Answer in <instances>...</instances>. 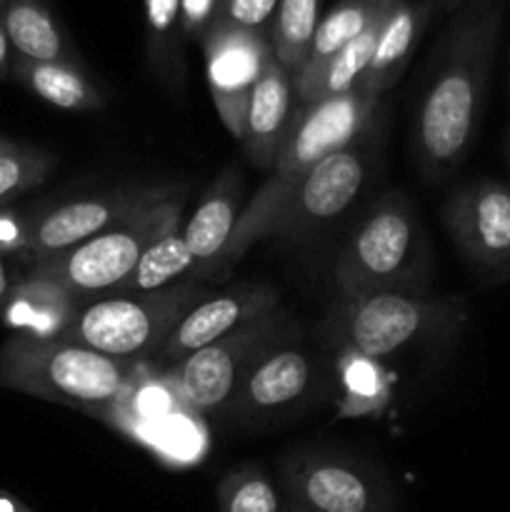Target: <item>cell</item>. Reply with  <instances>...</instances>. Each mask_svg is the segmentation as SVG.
<instances>
[{"instance_id": "1", "label": "cell", "mask_w": 510, "mask_h": 512, "mask_svg": "<svg viewBox=\"0 0 510 512\" xmlns=\"http://www.w3.org/2000/svg\"><path fill=\"white\" fill-rule=\"evenodd\" d=\"M500 28L503 0H465L440 40L410 130L415 163L428 180L455 173L478 140Z\"/></svg>"}, {"instance_id": "2", "label": "cell", "mask_w": 510, "mask_h": 512, "mask_svg": "<svg viewBox=\"0 0 510 512\" xmlns=\"http://www.w3.org/2000/svg\"><path fill=\"white\" fill-rule=\"evenodd\" d=\"M378 108L380 98L360 88L295 108L293 123L275 155L268 180L245 203L238 228L220 263V275L233 268L248 253V248L258 243L268 220L305 173H310L323 158L370 133L378 118Z\"/></svg>"}, {"instance_id": "3", "label": "cell", "mask_w": 510, "mask_h": 512, "mask_svg": "<svg viewBox=\"0 0 510 512\" xmlns=\"http://www.w3.org/2000/svg\"><path fill=\"white\" fill-rule=\"evenodd\" d=\"M0 388L100 415L133 388V363L63 338L10 335L0 345Z\"/></svg>"}, {"instance_id": "4", "label": "cell", "mask_w": 510, "mask_h": 512, "mask_svg": "<svg viewBox=\"0 0 510 512\" xmlns=\"http://www.w3.org/2000/svg\"><path fill=\"white\" fill-rule=\"evenodd\" d=\"M468 323L460 298L430 293L338 295L323 320V338L360 358L380 360L420 345L450 343Z\"/></svg>"}, {"instance_id": "5", "label": "cell", "mask_w": 510, "mask_h": 512, "mask_svg": "<svg viewBox=\"0 0 510 512\" xmlns=\"http://www.w3.org/2000/svg\"><path fill=\"white\" fill-rule=\"evenodd\" d=\"M428 238L415 205L385 193L360 215L333 265L338 295L428 293Z\"/></svg>"}, {"instance_id": "6", "label": "cell", "mask_w": 510, "mask_h": 512, "mask_svg": "<svg viewBox=\"0 0 510 512\" xmlns=\"http://www.w3.org/2000/svg\"><path fill=\"white\" fill-rule=\"evenodd\" d=\"M183 205L185 190L175 185L165 198L135 210L85 243L33 263L30 273L60 285L78 300L115 293L133 275L150 245L183 228Z\"/></svg>"}, {"instance_id": "7", "label": "cell", "mask_w": 510, "mask_h": 512, "mask_svg": "<svg viewBox=\"0 0 510 512\" xmlns=\"http://www.w3.org/2000/svg\"><path fill=\"white\" fill-rule=\"evenodd\" d=\"M205 295L203 285L183 280L158 293H108L80 300L58 338L123 363L153 360L180 318Z\"/></svg>"}, {"instance_id": "8", "label": "cell", "mask_w": 510, "mask_h": 512, "mask_svg": "<svg viewBox=\"0 0 510 512\" xmlns=\"http://www.w3.org/2000/svg\"><path fill=\"white\" fill-rule=\"evenodd\" d=\"M293 340H300V325L280 305L193 353L168 373H173L180 398L190 408L205 415H225L250 370L270 350Z\"/></svg>"}, {"instance_id": "9", "label": "cell", "mask_w": 510, "mask_h": 512, "mask_svg": "<svg viewBox=\"0 0 510 512\" xmlns=\"http://www.w3.org/2000/svg\"><path fill=\"white\" fill-rule=\"evenodd\" d=\"M283 498L313 512H395L398 493L378 465L325 448H300L278 468Z\"/></svg>"}, {"instance_id": "10", "label": "cell", "mask_w": 510, "mask_h": 512, "mask_svg": "<svg viewBox=\"0 0 510 512\" xmlns=\"http://www.w3.org/2000/svg\"><path fill=\"white\" fill-rule=\"evenodd\" d=\"M365 135L340 148L338 153L323 158L310 173H305L275 210L273 218L268 220L260 240H295L300 235L325 228L345 210L353 208L355 200L368 188L375 163V155L365 143Z\"/></svg>"}, {"instance_id": "11", "label": "cell", "mask_w": 510, "mask_h": 512, "mask_svg": "<svg viewBox=\"0 0 510 512\" xmlns=\"http://www.w3.org/2000/svg\"><path fill=\"white\" fill-rule=\"evenodd\" d=\"M173 188L175 185H125L110 193L75 198L40 210L33 218L23 220L18 253L25 255L30 265L50 255L65 253L125 220L135 210L165 198Z\"/></svg>"}, {"instance_id": "12", "label": "cell", "mask_w": 510, "mask_h": 512, "mask_svg": "<svg viewBox=\"0 0 510 512\" xmlns=\"http://www.w3.org/2000/svg\"><path fill=\"white\" fill-rule=\"evenodd\" d=\"M443 225L470 268L485 280L510 278V183L478 178L450 193Z\"/></svg>"}, {"instance_id": "13", "label": "cell", "mask_w": 510, "mask_h": 512, "mask_svg": "<svg viewBox=\"0 0 510 512\" xmlns=\"http://www.w3.org/2000/svg\"><path fill=\"white\" fill-rule=\"evenodd\" d=\"M208 75L210 98L220 123L235 140L243 138L245 110L260 73L273 58V45L265 30L240 28L233 23H215L200 40Z\"/></svg>"}, {"instance_id": "14", "label": "cell", "mask_w": 510, "mask_h": 512, "mask_svg": "<svg viewBox=\"0 0 510 512\" xmlns=\"http://www.w3.org/2000/svg\"><path fill=\"white\" fill-rule=\"evenodd\" d=\"M275 308H280V293L268 283H243L225 293L205 295L180 318L150 363L173 370L193 353Z\"/></svg>"}, {"instance_id": "15", "label": "cell", "mask_w": 510, "mask_h": 512, "mask_svg": "<svg viewBox=\"0 0 510 512\" xmlns=\"http://www.w3.org/2000/svg\"><path fill=\"white\" fill-rule=\"evenodd\" d=\"M318 378V358L303 348V338L285 343L250 370L225 415L245 423L273 418L300 403Z\"/></svg>"}, {"instance_id": "16", "label": "cell", "mask_w": 510, "mask_h": 512, "mask_svg": "<svg viewBox=\"0 0 510 512\" xmlns=\"http://www.w3.org/2000/svg\"><path fill=\"white\" fill-rule=\"evenodd\" d=\"M243 175L235 165L210 183L188 223L180 228L195 258V278H218L220 263L243 215Z\"/></svg>"}, {"instance_id": "17", "label": "cell", "mask_w": 510, "mask_h": 512, "mask_svg": "<svg viewBox=\"0 0 510 512\" xmlns=\"http://www.w3.org/2000/svg\"><path fill=\"white\" fill-rule=\"evenodd\" d=\"M293 115V75L273 55L263 68V73H260L253 93H250L243 138H240L248 158L260 170L273 168L275 155H278L290 123H293Z\"/></svg>"}, {"instance_id": "18", "label": "cell", "mask_w": 510, "mask_h": 512, "mask_svg": "<svg viewBox=\"0 0 510 512\" xmlns=\"http://www.w3.org/2000/svg\"><path fill=\"white\" fill-rule=\"evenodd\" d=\"M430 15H433V0H420V3L398 0L390 8L380 25L373 58L358 85L360 90L375 95V98H383V93H388L398 83L403 70L408 68L420 35L428 28Z\"/></svg>"}, {"instance_id": "19", "label": "cell", "mask_w": 510, "mask_h": 512, "mask_svg": "<svg viewBox=\"0 0 510 512\" xmlns=\"http://www.w3.org/2000/svg\"><path fill=\"white\" fill-rule=\"evenodd\" d=\"M78 303L80 300L60 285L28 273L15 283L0 315H3V323L13 328V335L58 338Z\"/></svg>"}, {"instance_id": "20", "label": "cell", "mask_w": 510, "mask_h": 512, "mask_svg": "<svg viewBox=\"0 0 510 512\" xmlns=\"http://www.w3.org/2000/svg\"><path fill=\"white\" fill-rule=\"evenodd\" d=\"M8 43L15 58L35 63H75L73 45L43 0H8L0 8Z\"/></svg>"}, {"instance_id": "21", "label": "cell", "mask_w": 510, "mask_h": 512, "mask_svg": "<svg viewBox=\"0 0 510 512\" xmlns=\"http://www.w3.org/2000/svg\"><path fill=\"white\" fill-rule=\"evenodd\" d=\"M10 80L23 85L28 93L53 108L70 113H90L105 108V93L100 85L80 68V63H35V60H13Z\"/></svg>"}, {"instance_id": "22", "label": "cell", "mask_w": 510, "mask_h": 512, "mask_svg": "<svg viewBox=\"0 0 510 512\" xmlns=\"http://www.w3.org/2000/svg\"><path fill=\"white\" fill-rule=\"evenodd\" d=\"M393 5H390V8H393ZM390 8L385 10L383 15H378V18H375L373 23L358 35V38L350 40L340 53H335L323 68H318L310 75L293 78L295 105H308V103H315V100L335 98V95H345L350 93V90L358 88L365 70H368L370 58H373L380 25H383L385 15L390 13Z\"/></svg>"}, {"instance_id": "23", "label": "cell", "mask_w": 510, "mask_h": 512, "mask_svg": "<svg viewBox=\"0 0 510 512\" xmlns=\"http://www.w3.org/2000/svg\"><path fill=\"white\" fill-rule=\"evenodd\" d=\"M145 8V53L155 78L168 90L183 88V30H180V0H143Z\"/></svg>"}, {"instance_id": "24", "label": "cell", "mask_w": 510, "mask_h": 512, "mask_svg": "<svg viewBox=\"0 0 510 512\" xmlns=\"http://www.w3.org/2000/svg\"><path fill=\"white\" fill-rule=\"evenodd\" d=\"M393 3H370V0H340L333 10H330L325 18H320L318 28H315L313 43H310L308 58H305L303 68L293 75H310L318 68H323L335 53L345 48L350 40L358 38L370 23H373L378 15H383L385 10Z\"/></svg>"}, {"instance_id": "25", "label": "cell", "mask_w": 510, "mask_h": 512, "mask_svg": "<svg viewBox=\"0 0 510 512\" xmlns=\"http://www.w3.org/2000/svg\"><path fill=\"white\" fill-rule=\"evenodd\" d=\"M195 258L185 245L183 233L173 230L158 243L150 245L140 263L135 265L133 275L120 285L115 293H158L170 285L183 283L185 275L195 278Z\"/></svg>"}, {"instance_id": "26", "label": "cell", "mask_w": 510, "mask_h": 512, "mask_svg": "<svg viewBox=\"0 0 510 512\" xmlns=\"http://www.w3.org/2000/svg\"><path fill=\"white\" fill-rule=\"evenodd\" d=\"M318 23L320 0H278L268 35L275 60L290 75L303 68Z\"/></svg>"}, {"instance_id": "27", "label": "cell", "mask_w": 510, "mask_h": 512, "mask_svg": "<svg viewBox=\"0 0 510 512\" xmlns=\"http://www.w3.org/2000/svg\"><path fill=\"white\" fill-rule=\"evenodd\" d=\"M218 512H280L283 493L278 480L270 478L260 465H240L223 475L215 490Z\"/></svg>"}, {"instance_id": "28", "label": "cell", "mask_w": 510, "mask_h": 512, "mask_svg": "<svg viewBox=\"0 0 510 512\" xmlns=\"http://www.w3.org/2000/svg\"><path fill=\"white\" fill-rule=\"evenodd\" d=\"M55 165L58 158L50 150L10 140L5 148H0V208L43 185Z\"/></svg>"}, {"instance_id": "29", "label": "cell", "mask_w": 510, "mask_h": 512, "mask_svg": "<svg viewBox=\"0 0 510 512\" xmlns=\"http://www.w3.org/2000/svg\"><path fill=\"white\" fill-rule=\"evenodd\" d=\"M225 0H180V30L183 40L200 43L223 15Z\"/></svg>"}, {"instance_id": "30", "label": "cell", "mask_w": 510, "mask_h": 512, "mask_svg": "<svg viewBox=\"0 0 510 512\" xmlns=\"http://www.w3.org/2000/svg\"><path fill=\"white\" fill-rule=\"evenodd\" d=\"M275 8H278V0H225L220 20L240 25V28L265 30L268 33Z\"/></svg>"}, {"instance_id": "31", "label": "cell", "mask_w": 510, "mask_h": 512, "mask_svg": "<svg viewBox=\"0 0 510 512\" xmlns=\"http://www.w3.org/2000/svg\"><path fill=\"white\" fill-rule=\"evenodd\" d=\"M13 60L15 53L8 43V35H5L3 23H0V80H10V73H13Z\"/></svg>"}, {"instance_id": "32", "label": "cell", "mask_w": 510, "mask_h": 512, "mask_svg": "<svg viewBox=\"0 0 510 512\" xmlns=\"http://www.w3.org/2000/svg\"><path fill=\"white\" fill-rule=\"evenodd\" d=\"M13 288H15V283H13V278H10L8 265H5V260H3V253H0V310H3V305L8 303Z\"/></svg>"}, {"instance_id": "33", "label": "cell", "mask_w": 510, "mask_h": 512, "mask_svg": "<svg viewBox=\"0 0 510 512\" xmlns=\"http://www.w3.org/2000/svg\"><path fill=\"white\" fill-rule=\"evenodd\" d=\"M0 512H30L25 505H20L18 500L8 498V495H0Z\"/></svg>"}, {"instance_id": "34", "label": "cell", "mask_w": 510, "mask_h": 512, "mask_svg": "<svg viewBox=\"0 0 510 512\" xmlns=\"http://www.w3.org/2000/svg\"><path fill=\"white\" fill-rule=\"evenodd\" d=\"M280 512H313V510H308V508H303V505L293 503V500L283 498V510H280Z\"/></svg>"}, {"instance_id": "35", "label": "cell", "mask_w": 510, "mask_h": 512, "mask_svg": "<svg viewBox=\"0 0 510 512\" xmlns=\"http://www.w3.org/2000/svg\"><path fill=\"white\" fill-rule=\"evenodd\" d=\"M438 3H440V5H443V8H445V10H453V13H455V10H458V8H460V5H463V3H465V0H438Z\"/></svg>"}, {"instance_id": "36", "label": "cell", "mask_w": 510, "mask_h": 512, "mask_svg": "<svg viewBox=\"0 0 510 512\" xmlns=\"http://www.w3.org/2000/svg\"><path fill=\"white\" fill-rule=\"evenodd\" d=\"M10 140L8 138H3V135H0V148H5V145H8Z\"/></svg>"}, {"instance_id": "37", "label": "cell", "mask_w": 510, "mask_h": 512, "mask_svg": "<svg viewBox=\"0 0 510 512\" xmlns=\"http://www.w3.org/2000/svg\"><path fill=\"white\" fill-rule=\"evenodd\" d=\"M370 3H398V0H370Z\"/></svg>"}, {"instance_id": "38", "label": "cell", "mask_w": 510, "mask_h": 512, "mask_svg": "<svg viewBox=\"0 0 510 512\" xmlns=\"http://www.w3.org/2000/svg\"><path fill=\"white\" fill-rule=\"evenodd\" d=\"M508 163H510V135H508Z\"/></svg>"}, {"instance_id": "39", "label": "cell", "mask_w": 510, "mask_h": 512, "mask_svg": "<svg viewBox=\"0 0 510 512\" xmlns=\"http://www.w3.org/2000/svg\"><path fill=\"white\" fill-rule=\"evenodd\" d=\"M5 3H8V0H0V8H3V5H5Z\"/></svg>"}]
</instances>
